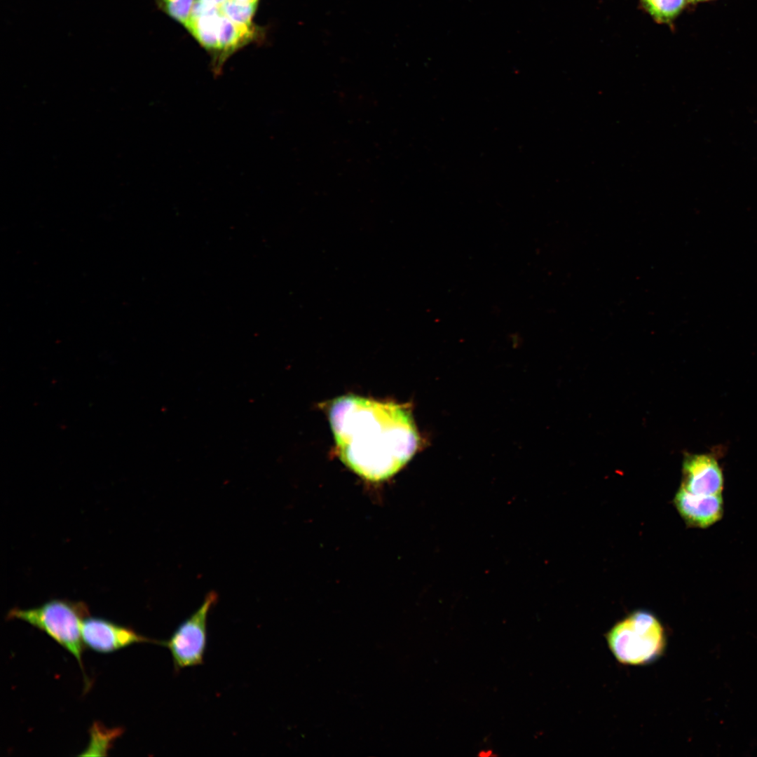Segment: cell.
Masks as SVG:
<instances>
[{"label":"cell","mask_w":757,"mask_h":757,"mask_svg":"<svg viewBox=\"0 0 757 757\" xmlns=\"http://www.w3.org/2000/svg\"><path fill=\"white\" fill-rule=\"evenodd\" d=\"M214 592L208 593L201 606L184 620L167 641H161L172 655L175 671L203 664L207 646V620L212 606L217 602Z\"/></svg>","instance_id":"cell-4"},{"label":"cell","mask_w":757,"mask_h":757,"mask_svg":"<svg viewBox=\"0 0 757 757\" xmlns=\"http://www.w3.org/2000/svg\"><path fill=\"white\" fill-rule=\"evenodd\" d=\"M259 2L242 3L228 0L220 6L222 13L232 21L245 25L253 24L252 19L257 10Z\"/></svg>","instance_id":"cell-11"},{"label":"cell","mask_w":757,"mask_h":757,"mask_svg":"<svg viewBox=\"0 0 757 757\" xmlns=\"http://www.w3.org/2000/svg\"><path fill=\"white\" fill-rule=\"evenodd\" d=\"M158 9L182 25H187L196 0H154Z\"/></svg>","instance_id":"cell-10"},{"label":"cell","mask_w":757,"mask_h":757,"mask_svg":"<svg viewBox=\"0 0 757 757\" xmlns=\"http://www.w3.org/2000/svg\"><path fill=\"white\" fill-rule=\"evenodd\" d=\"M606 639L618 662L644 665L655 662L664 653L667 633L658 618L645 610L635 611L615 623Z\"/></svg>","instance_id":"cell-2"},{"label":"cell","mask_w":757,"mask_h":757,"mask_svg":"<svg viewBox=\"0 0 757 757\" xmlns=\"http://www.w3.org/2000/svg\"><path fill=\"white\" fill-rule=\"evenodd\" d=\"M81 634L85 646L90 649L109 653L138 643L161 644L136 632L133 629L108 620L88 616L83 622Z\"/></svg>","instance_id":"cell-5"},{"label":"cell","mask_w":757,"mask_h":757,"mask_svg":"<svg viewBox=\"0 0 757 757\" xmlns=\"http://www.w3.org/2000/svg\"><path fill=\"white\" fill-rule=\"evenodd\" d=\"M681 487L694 494H721L723 477L717 461L707 454L687 456L683 461Z\"/></svg>","instance_id":"cell-6"},{"label":"cell","mask_w":757,"mask_h":757,"mask_svg":"<svg viewBox=\"0 0 757 757\" xmlns=\"http://www.w3.org/2000/svg\"><path fill=\"white\" fill-rule=\"evenodd\" d=\"M329 419L342 461L370 481L395 475L421 444L411 409L403 404L346 395L332 402Z\"/></svg>","instance_id":"cell-1"},{"label":"cell","mask_w":757,"mask_h":757,"mask_svg":"<svg viewBox=\"0 0 757 757\" xmlns=\"http://www.w3.org/2000/svg\"><path fill=\"white\" fill-rule=\"evenodd\" d=\"M650 14L657 21L667 22L676 16L688 0H641Z\"/></svg>","instance_id":"cell-9"},{"label":"cell","mask_w":757,"mask_h":757,"mask_svg":"<svg viewBox=\"0 0 757 757\" xmlns=\"http://www.w3.org/2000/svg\"><path fill=\"white\" fill-rule=\"evenodd\" d=\"M198 1H200L201 2L205 3V4H207L216 6H221L222 4H224L228 0H198Z\"/></svg>","instance_id":"cell-12"},{"label":"cell","mask_w":757,"mask_h":757,"mask_svg":"<svg viewBox=\"0 0 757 757\" xmlns=\"http://www.w3.org/2000/svg\"><path fill=\"white\" fill-rule=\"evenodd\" d=\"M236 1H239V2H242V3H256V2L259 1V0H236Z\"/></svg>","instance_id":"cell-13"},{"label":"cell","mask_w":757,"mask_h":757,"mask_svg":"<svg viewBox=\"0 0 757 757\" xmlns=\"http://www.w3.org/2000/svg\"><path fill=\"white\" fill-rule=\"evenodd\" d=\"M119 728L108 729L101 724L95 723L90 729V742L81 756H105L112 742L121 734Z\"/></svg>","instance_id":"cell-8"},{"label":"cell","mask_w":757,"mask_h":757,"mask_svg":"<svg viewBox=\"0 0 757 757\" xmlns=\"http://www.w3.org/2000/svg\"><path fill=\"white\" fill-rule=\"evenodd\" d=\"M89 610L82 601L53 599L28 609L12 608L7 619H18L44 632L75 657L83 669L85 644L81 634L83 620Z\"/></svg>","instance_id":"cell-3"},{"label":"cell","mask_w":757,"mask_h":757,"mask_svg":"<svg viewBox=\"0 0 757 757\" xmlns=\"http://www.w3.org/2000/svg\"><path fill=\"white\" fill-rule=\"evenodd\" d=\"M674 504L684 521L690 526L706 528L718 521L723 512L721 494H694L681 487Z\"/></svg>","instance_id":"cell-7"},{"label":"cell","mask_w":757,"mask_h":757,"mask_svg":"<svg viewBox=\"0 0 757 757\" xmlns=\"http://www.w3.org/2000/svg\"><path fill=\"white\" fill-rule=\"evenodd\" d=\"M695 1H709V0H695Z\"/></svg>","instance_id":"cell-14"},{"label":"cell","mask_w":757,"mask_h":757,"mask_svg":"<svg viewBox=\"0 0 757 757\" xmlns=\"http://www.w3.org/2000/svg\"><path fill=\"white\" fill-rule=\"evenodd\" d=\"M688 1H695V0H688Z\"/></svg>","instance_id":"cell-15"}]
</instances>
